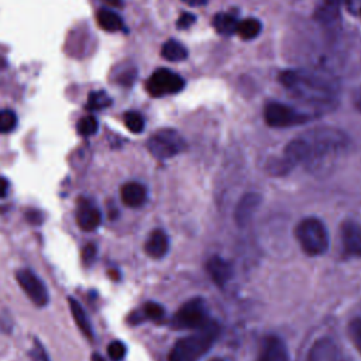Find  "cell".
Returning <instances> with one entry per match:
<instances>
[{"instance_id":"6da1fadb","label":"cell","mask_w":361,"mask_h":361,"mask_svg":"<svg viewBox=\"0 0 361 361\" xmlns=\"http://www.w3.org/2000/svg\"><path fill=\"white\" fill-rule=\"evenodd\" d=\"M348 144V135L340 128L330 126L310 128L285 147L283 157L276 164L278 172H286L293 166H303L313 172L327 169L345 152Z\"/></svg>"},{"instance_id":"7a4b0ae2","label":"cell","mask_w":361,"mask_h":361,"mask_svg":"<svg viewBox=\"0 0 361 361\" xmlns=\"http://www.w3.org/2000/svg\"><path fill=\"white\" fill-rule=\"evenodd\" d=\"M279 82L293 97L312 106H331L338 97L337 80L319 69H286L279 73Z\"/></svg>"},{"instance_id":"3957f363","label":"cell","mask_w":361,"mask_h":361,"mask_svg":"<svg viewBox=\"0 0 361 361\" xmlns=\"http://www.w3.org/2000/svg\"><path fill=\"white\" fill-rule=\"evenodd\" d=\"M219 336V324L209 322L192 336L175 343L169 353V361H197L213 345Z\"/></svg>"},{"instance_id":"277c9868","label":"cell","mask_w":361,"mask_h":361,"mask_svg":"<svg viewBox=\"0 0 361 361\" xmlns=\"http://www.w3.org/2000/svg\"><path fill=\"white\" fill-rule=\"evenodd\" d=\"M296 240L309 255H320L329 247V234L324 224L316 217L300 220L295 228Z\"/></svg>"},{"instance_id":"5b68a950","label":"cell","mask_w":361,"mask_h":361,"mask_svg":"<svg viewBox=\"0 0 361 361\" xmlns=\"http://www.w3.org/2000/svg\"><path fill=\"white\" fill-rule=\"evenodd\" d=\"M264 118L269 127L288 128L310 121L312 116L281 102H269L264 107Z\"/></svg>"},{"instance_id":"8992f818","label":"cell","mask_w":361,"mask_h":361,"mask_svg":"<svg viewBox=\"0 0 361 361\" xmlns=\"http://www.w3.org/2000/svg\"><path fill=\"white\" fill-rule=\"evenodd\" d=\"M186 147L183 137L172 128L158 130L155 134L149 137L147 141V148L157 159H168L179 152H182Z\"/></svg>"},{"instance_id":"52a82bcc","label":"cell","mask_w":361,"mask_h":361,"mask_svg":"<svg viewBox=\"0 0 361 361\" xmlns=\"http://www.w3.org/2000/svg\"><path fill=\"white\" fill-rule=\"evenodd\" d=\"M207 323L206 306L200 298L185 302L172 317L173 329H200Z\"/></svg>"},{"instance_id":"ba28073f","label":"cell","mask_w":361,"mask_h":361,"mask_svg":"<svg viewBox=\"0 0 361 361\" xmlns=\"http://www.w3.org/2000/svg\"><path fill=\"white\" fill-rule=\"evenodd\" d=\"M145 87L151 96L159 97V96L173 94L180 92L185 87V80L178 73L169 69L161 68V69H157L149 76V79L145 83Z\"/></svg>"},{"instance_id":"9c48e42d","label":"cell","mask_w":361,"mask_h":361,"mask_svg":"<svg viewBox=\"0 0 361 361\" xmlns=\"http://www.w3.org/2000/svg\"><path fill=\"white\" fill-rule=\"evenodd\" d=\"M16 279L21 289L25 292V295L37 305V306H45L49 300L48 290L42 281L30 269H18L16 272Z\"/></svg>"},{"instance_id":"30bf717a","label":"cell","mask_w":361,"mask_h":361,"mask_svg":"<svg viewBox=\"0 0 361 361\" xmlns=\"http://www.w3.org/2000/svg\"><path fill=\"white\" fill-rule=\"evenodd\" d=\"M340 235L345 255L361 257V223L345 220L340 227Z\"/></svg>"},{"instance_id":"8fae6325","label":"cell","mask_w":361,"mask_h":361,"mask_svg":"<svg viewBox=\"0 0 361 361\" xmlns=\"http://www.w3.org/2000/svg\"><path fill=\"white\" fill-rule=\"evenodd\" d=\"M76 223L83 231H93L102 223V213L90 200H82L76 209Z\"/></svg>"},{"instance_id":"7c38bea8","label":"cell","mask_w":361,"mask_h":361,"mask_svg":"<svg viewBox=\"0 0 361 361\" xmlns=\"http://www.w3.org/2000/svg\"><path fill=\"white\" fill-rule=\"evenodd\" d=\"M261 203V196L255 192L245 193L237 203L234 210V220L240 227H244L257 212Z\"/></svg>"},{"instance_id":"4fadbf2b","label":"cell","mask_w":361,"mask_h":361,"mask_svg":"<svg viewBox=\"0 0 361 361\" xmlns=\"http://www.w3.org/2000/svg\"><path fill=\"white\" fill-rule=\"evenodd\" d=\"M121 202L128 207H140L147 200V188L140 182H127L120 190Z\"/></svg>"},{"instance_id":"5bb4252c","label":"cell","mask_w":361,"mask_h":361,"mask_svg":"<svg viewBox=\"0 0 361 361\" xmlns=\"http://www.w3.org/2000/svg\"><path fill=\"white\" fill-rule=\"evenodd\" d=\"M206 267H207V272H209L210 278L213 279V282L217 286H224L233 275V268H231L230 262H227L226 259H223L219 255L212 257L207 261Z\"/></svg>"},{"instance_id":"9a60e30c","label":"cell","mask_w":361,"mask_h":361,"mask_svg":"<svg viewBox=\"0 0 361 361\" xmlns=\"http://www.w3.org/2000/svg\"><path fill=\"white\" fill-rule=\"evenodd\" d=\"M258 361H289L285 344L278 337H268L264 341Z\"/></svg>"},{"instance_id":"2e32d148","label":"cell","mask_w":361,"mask_h":361,"mask_svg":"<svg viewBox=\"0 0 361 361\" xmlns=\"http://www.w3.org/2000/svg\"><path fill=\"white\" fill-rule=\"evenodd\" d=\"M169 248V240L165 231L154 230L145 241L144 250L152 258H162Z\"/></svg>"},{"instance_id":"e0dca14e","label":"cell","mask_w":361,"mask_h":361,"mask_svg":"<svg viewBox=\"0 0 361 361\" xmlns=\"http://www.w3.org/2000/svg\"><path fill=\"white\" fill-rule=\"evenodd\" d=\"M68 303H69V309H71V314L76 323V326L79 327V330L87 337V338H93V330H92V324L90 320L85 312V309L82 307V305L73 299V298H68Z\"/></svg>"},{"instance_id":"ac0fdd59","label":"cell","mask_w":361,"mask_h":361,"mask_svg":"<svg viewBox=\"0 0 361 361\" xmlns=\"http://www.w3.org/2000/svg\"><path fill=\"white\" fill-rule=\"evenodd\" d=\"M341 0H320L316 10V18L324 25H331L337 21L340 16Z\"/></svg>"},{"instance_id":"d6986e66","label":"cell","mask_w":361,"mask_h":361,"mask_svg":"<svg viewBox=\"0 0 361 361\" xmlns=\"http://www.w3.org/2000/svg\"><path fill=\"white\" fill-rule=\"evenodd\" d=\"M240 20L237 18V14L234 11H226V13H217L213 18V25L216 31L221 35H231L237 34Z\"/></svg>"},{"instance_id":"ffe728a7","label":"cell","mask_w":361,"mask_h":361,"mask_svg":"<svg viewBox=\"0 0 361 361\" xmlns=\"http://www.w3.org/2000/svg\"><path fill=\"white\" fill-rule=\"evenodd\" d=\"M97 24L104 30V31H109V32H116V31H121L124 28V21L123 18L111 11V10H107V8H100L97 11Z\"/></svg>"},{"instance_id":"44dd1931","label":"cell","mask_w":361,"mask_h":361,"mask_svg":"<svg viewBox=\"0 0 361 361\" xmlns=\"http://www.w3.org/2000/svg\"><path fill=\"white\" fill-rule=\"evenodd\" d=\"M162 56L168 61L172 62H179L188 58V49L185 48V45H182L180 42L175 41V39H169L162 45Z\"/></svg>"},{"instance_id":"7402d4cb","label":"cell","mask_w":361,"mask_h":361,"mask_svg":"<svg viewBox=\"0 0 361 361\" xmlns=\"http://www.w3.org/2000/svg\"><path fill=\"white\" fill-rule=\"evenodd\" d=\"M261 32V23L257 18H245L240 21L237 34L243 39H254Z\"/></svg>"},{"instance_id":"603a6c76","label":"cell","mask_w":361,"mask_h":361,"mask_svg":"<svg viewBox=\"0 0 361 361\" xmlns=\"http://www.w3.org/2000/svg\"><path fill=\"white\" fill-rule=\"evenodd\" d=\"M111 104V97L103 92V90H96L92 92L87 97L86 109L89 110H103Z\"/></svg>"},{"instance_id":"cb8c5ba5","label":"cell","mask_w":361,"mask_h":361,"mask_svg":"<svg viewBox=\"0 0 361 361\" xmlns=\"http://www.w3.org/2000/svg\"><path fill=\"white\" fill-rule=\"evenodd\" d=\"M123 120H124V124H126L127 130L134 133V134L141 133L144 130V127H145L144 117L140 113H137V111H127L124 114Z\"/></svg>"},{"instance_id":"d4e9b609","label":"cell","mask_w":361,"mask_h":361,"mask_svg":"<svg viewBox=\"0 0 361 361\" xmlns=\"http://www.w3.org/2000/svg\"><path fill=\"white\" fill-rule=\"evenodd\" d=\"M97 128H99V123L93 116H85L76 124L78 133L83 137H90V135L96 134Z\"/></svg>"},{"instance_id":"484cf974","label":"cell","mask_w":361,"mask_h":361,"mask_svg":"<svg viewBox=\"0 0 361 361\" xmlns=\"http://www.w3.org/2000/svg\"><path fill=\"white\" fill-rule=\"evenodd\" d=\"M17 126V116L13 110H0V134L10 133Z\"/></svg>"},{"instance_id":"4316f807","label":"cell","mask_w":361,"mask_h":361,"mask_svg":"<svg viewBox=\"0 0 361 361\" xmlns=\"http://www.w3.org/2000/svg\"><path fill=\"white\" fill-rule=\"evenodd\" d=\"M107 354H109L110 360L121 361L126 357V354H127V347H126V344L123 341L114 340V341H111L107 345Z\"/></svg>"},{"instance_id":"83f0119b","label":"cell","mask_w":361,"mask_h":361,"mask_svg":"<svg viewBox=\"0 0 361 361\" xmlns=\"http://www.w3.org/2000/svg\"><path fill=\"white\" fill-rule=\"evenodd\" d=\"M164 307L155 302H148L145 303L144 309H142V314L144 317L152 320V322H159L162 317H164Z\"/></svg>"},{"instance_id":"f1b7e54d","label":"cell","mask_w":361,"mask_h":361,"mask_svg":"<svg viewBox=\"0 0 361 361\" xmlns=\"http://www.w3.org/2000/svg\"><path fill=\"white\" fill-rule=\"evenodd\" d=\"M348 333H350V337H351L354 345L361 353V317L351 320V323L348 326Z\"/></svg>"},{"instance_id":"f546056e","label":"cell","mask_w":361,"mask_h":361,"mask_svg":"<svg viewBox=\"0 0 361 361\" xmlns=\"http://www.w3.org/2000/svg\"><path fill=\"white\" fill-rule=\"evenodd\" d=\"M195 21H196L195 14H192V13H182L180 17L176 21V25H178L179 30H185V28H189L190 25H193Z\"/></svg>"},{"instance_id":"4dcf8cb0","label":"cell","mask_w":361,"mask_h":361,"mask_svg":"<svg viewBox=\"0 0 361 361\" xmlns=\"http://www.w3.org/2000/svg\"><path fill=\"white\" fill-rule=\"evenodd\" d=\"M96 254H97V248L94 244H87L85 245L83 248V252H82V259L86 265H90L93 262V259L96 258Z\"/></svg>"},{"instance_id":"1f68e13d","label":"cell","mask_w":361,"mask_h":361,"mask_svg":"<svg viewBox=\"0 0 361 361\" xmlns=\"http://www.w3.org/2000/svg\"><path fill=\"white\" fill-rule=\"evenodd\" d=\"M135 76H137V71L135 69H128V71L123 72V75L120 76L118 80H120V83L123 86H131L134 79H135Z\"/></svg>"},{"instance_id":"d6a6232c","label":"cell","mask_w":361,"mask_h":361,"mask_svg":"<svg viewBox=\"0 0 361 361\" xmlns=\"http://www.w3.org/2000/svg\"><path fill=\"white\" fill-rule=\"evenodd\" d=\"M347 8L353 13V14H358L360 6H361V0H345Z\"/></svg>"},{"instance_id":"836d02e7","label":"cell","mask_w":361,"mask_h":361,"mask_svg":"<svg viewBox=\"0 0 361 361\" xmlns=\"http://www.w3.org/2000/svg\"><path fill=\"white\" fill-rule=\"evenodd\" d=\"M8 192V180L3 176H0V197H4Z\"/></svg>"},{"instance_id":"e575fe53","label":"cell","mask_w":361,"mask_h":361,"mask_svg":"<svg viewBox=\"0 0 361 361\" xmlns=\"http://www.w3.org/2000/svg\"><path fill=\"white\" fill-rule=\"evenodd\" d=\"M27 219L31 221V223H35V224H38V223H41V213L39 212H28L27 213Z\"/></svg>"},{"instance_id":"d590c367","label":"cell","mask_w":361,"mask_h":361,"mask_svg":"<svg viewBox=\"0 0 361 361\" xmlns=\"http://www.w3.org/2000/svg\"><path fill=\"white\" fill-rule=\"evenodd\" d=\"M354 104H355L357 110L361 111V87H360V89L355 92V94H354Z\"/></svg>"},{"instance_id":"8d00e7d4","label":"cell","mask_w":361,"mask_h":361,"mask_svg":"<svg viewBox=\"0 0 361 361\" xmlns=\"http://www.w3.org/2000/svg\"><path fill=\"white\" fill-rule=\"evenodd\" d=\"M185 3H188L189 6H203V4H206V1L207 0H183Z\"/></svg>"},{"instance_id":"74e56055","label":"cell","mask_w":361,"mask_h":361,"mask_svg":"<svg viewBox=\"0 0 361 361\" xmlns=\"http://www.w3.org/2000/svg\"><path fill=\"white\" fill-rule=\"evenodd\" d=\"M104 3L110 4V6H114V7H118L123 4V0H103Z\"/></svg>"},{"instance_id":"f35d334b","label":"cell","mask_w":361,"mask_h":361,"mask_svg":"<svg viewBox=\"0 0 361 361\" xmlns=\"http://www.w3.org/2000/svg\"><path fill=\"white\" fill-rule=\"evenodd\" d=\"M90 361H106L100 354H97V353H93L92 354V357H90Z\"/></svg>"},{"instance_id":"ab89813d","label":"cell","mask_w":361,"mask_h":361,"mask_svg":"<svg viewBox=\"0 0 361 361\" xmlns=\"http://www.w3.org/2000/svg\"><path fill=\"white\" fill-rule=\"evenodd\" d=\"M212 361H224V360H221V358H213Z\"/></svg>"},{"instance_id":"60d3db41","label":"cell","mask_w":361,"mask_h":361,"mask_svg":"<svg viewBox=\"0 0 361 361\" xmlns=\"http://www.w3.org/2000/svg\"><path fill=\"white\" fill-rule=\"evenodd\" d=\"M358 14L361 16V6H360V10H358Z\"/></svg>"}]
</instances>
